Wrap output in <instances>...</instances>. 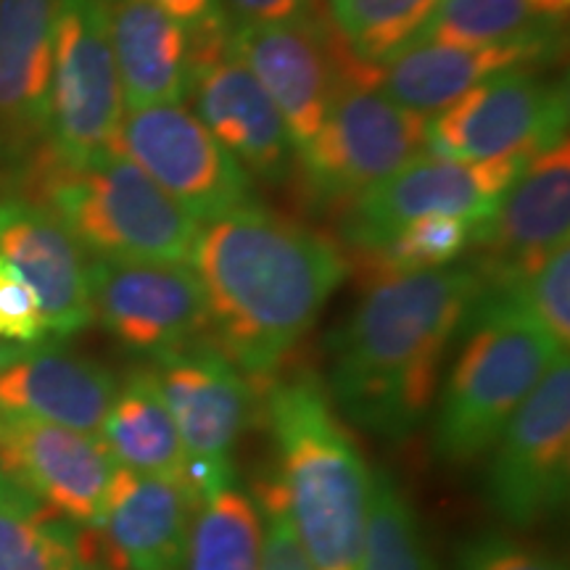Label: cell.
Listing matches in <instances>:
<instances>
[{
    "mask_svg": "<svg viewBox=\"0 0 570 570\" xmlns=\"http://www.w3.org/2000/svg\"><path fill=\"white\" fill-rule=\"evenodd\" d=\"M88 275L92 320L130 352L151 360L209 336L206 298L190 265L90 259Z\"/></svg>",
    "mask_w": 570,
    "mask_h": 570,
    "instance_id": "13",
    "label": "cell"
},
{
    "mask_svg": "<svg viewBox=\"0 0 570 570\" xmlns=\"http://www.w3.org/2000/svg\"><path fill=\"white\" fill-rule=\"evenodd\" d=\"M562 138H568V85L544 80L539 67L489 77L425 122L428 156L452 161L533 156Z\"/></svg>",
    "mask_w": 570,
    "mask_h": 570,
    "instance_id": "10",
    "label": "cell"
},
{
    "mask_svg": "<svg viewBox=\"0 0 570 570\" xmlns=\"http://www.w3.org/2000/svg\"><path fill=\"white\" fill-rule=\"evenodd\" d=\"M317 0H223L230 27L283 24L315 13Z\"/></svg>",
    "mask_w": 570,
    "mask_h": 570,
    "instance_id": "35",
    "label": "cell"
},
{
    "mask_svg": "<svg viewBox=\"0 0 570 570\" xmlns=\"http://www.w3.org/2000/svg\"><path fill=\"white\" fill-rule=\"evenodd\" d=\"M531 154H510L487 161H452L420 156L389 180L346 204L341 238L354 252H367L412 219L452 214L483 223Z\"/></svg>",
    "mask_w": 570,
    "mask_h": 570,
    "instance_id": "12",
    "label": "cell"
},
{
    "mask_svg": "<svg viewBox=\"0 0 570 570\" xmlns=\"http://www.w3.org/2000/svg\"><path fill=\"white\" fill-rule=\"evenodd\" d=\"M190 267L209 338L252 381H269L348 275L336 240L246 204L198 225Z\"/></svg>",
    "mask_w": 570,
    "mask_h": 570,
    "instance_id": "1",
    "label": "cell"
},
{
    "mask_svg": "<svg viewBox=\"0 0 570 570\" xmlns=\"http://www.w3.org/2000/svg\"><path fill=\"white\" fill-rule=\"evenodd\" d=\"M227 46L281 109L296 154L309 146L354 61L327 19L309 13L283 24L230 27Z\"/></svg>",
    "mask_w": 570,
    "mask_h": 570,
    "instance_id": "14",
    "label": "cell"
},
{
    "mask_svg": "<svg viewBox=\"0 0 570 570\" xmlns=\"http://www.w3.org/2000/svg\"><path fill=\"white\" fill-rule=\"evenodd\" d=\"M96 533L42 504L0 470V570H114Z\"/></svg>",
    "mask_w": 570,
    "mask_h": 570,
    "instance_id": "24",
    "label": "cell"
},
{
    "mask_svg": "<svg viewBox=\"0 0 570 570\" xmlns=\"http://www.w3.org/2000/svg\"><path fill=\"white\" fill-rule=\"evenodd\" d=\"M59 0H0V180L21 185L48 156Z\"/></svg>",
    "mask_w": 570,
    "mask_h": 570,
    "instance_id": "17",
    "label": "cell"
},
{
    "mask_svg": "<svg viewBox=\"0 0 570 570\" xmlns=\"http://www.w3.org/2000/svg\"><path fill=\"white\" fill-rule=\"evenodd\" d=\"M566 46L562 35L489 42V46H441L425 42L399 53L377 69V88L391 101L417 114H436L462 92L510 69L544 67Z\"/></svg>",
    "mask_w": 570,
    "mask_h": 570,
    "instance_id": "21",
    "label": "cell"
},
{
    "mask_svg": "<svg viewBox=\"0 0 570 570\" xmlns=\"http://www.w3.org/2000/svg\"><path fill=\"white\" fill-rule=\"evenodd\" d=\"M117 386V375L98 362L32 346L0 367V415L32 417L98 436Z\"/></svg>",
    "mask_w": 570,
    "mask_h": 570,
    "instance_id": "23",
    "label": "cell"
},
{
    "mask_svg": "<svg viewBox=\"0 0 570 570\" xmlns=\"http://www.w3.org/2000/svg\"><path fill=\"white\" fill-rule=\"evenodd\" d=\"M262 544L256 497L230 481L198 508L183 570H262Z\"/></svg>",
    "mask_w": 570,
    "mask_h": 570,
    "instance_id": "27",
    "label": "cell"
},
{
    "mask_svg": "<svg viewBox=\"0 0 570 570\" xmlns=\"http://www.w3.org/2000/svg\"><path fill=\"white\" fill-rule=\"evenodd\" d=\"M462 344L439 391L433 449L449 465L487 454L566 348L508 306L475 298Z\"/></svg>",
    "mask_w": 570,
    "mask_h": 570,
    "instance_id": "5",
    "label": "cell"
},
{
    "mask_svg": "<svg viewBox=\"0 0 570 570\" xmlns=\"http://www.w3.org/2000/svg\"><path fill=\"white\" fill-rule=\"evenodd\" d=\"M267 423L285 510L315 570H360L373 475L312 370L267 381Z\"/></svg>",
    "mask_w": 570,
    "mask_h": 570,
    "instance_id": "3",
    "label": "cell"
},
{
    "mask_svg": "<svg viewBox=\"0 0 570 570\" xmlns=\"http://www.w3.org/2000/svg\"><path fill=\"white\" fill-rule=\"evenodd\" d=\"M479 225L475 219L452 217V214H431L399 227L383 244L356 252V259L362 273L373 275V283L383 277L441 269L473 248Z\"/></svg>",
    "mask_w": 570,
    "mask_h": 570,
    "instance_id": "29",
    "label": "cell"
},
{
    "mask_svg": "<svg viewBox=\"0 0 570 570\" xmlns=\"http://www.w3.org/2000/svg\"><path fill=\"white\" fill-rule=\"evenodd\" d=\"M27 348H32V346H19V344H9V341H0V367L9 365V362H13L17 356L24 354Z\"/></svg>",
    "mask_w": 570,
    "mask_h": 570,
    "instance_id": "37",
    "label": "cell"
},
{
    "mask_svg": "<svg viewBox=\"0 0 570 570\" xmlns=\"http://www.w3.org/2000/svg\"><path fill=\"white\" fill-rule=\"evenodd\" d=\"M254 497L262 512V529H265L262 570H315L304 554L302 544H298L275 473L259 483Z\"/></svg>",
    "mask_w": 570,
    "mask_h": 570,
    "instance_id": "32",
    "label": "cell"
},
{
    "mask_svg": "<svg viewBox=\"0 0 570 570\" xmlns=\"http://www.w3.org/2000/svg\"><path fill=\"white\" fill-rule=\"evenodd\" d=\"M570 238V146L562 138L541 148L523 164L499 198L494 212L479 225L483 288H499L544 265Z\"/></svg>",
    "mask_w": 570,
    "mask_h": 570,
    "instance_id": "16",
    "label": "cell"
},
{
    "mask_svg": "<svg viewBox=\"0 0 570 570\" xmlns=\"http://www.w3.org/2000/svg\"><path fill=\"white\" fill-rule=\"evenodd\" d=\"M114 151L140 167L198 225L254 204L252 175L185 104L125 109Z\"/></svg>",
    "mask_w": 570,
    "mask_h": 570,
    "instance_id": "11",
    "label": "cell"
},
{
    "mask_svg": "<svg viewBox=\"0 0 570 570\" xmlns=\"http://www.w3.org/2000/svg\"><path fill=\"white\" fill-rule=\"evenodd\" d=\"M481 291L473 267L375 281L327 338L325 389L338 415L377 439L412 436L431 415L441 367Z\"/></svg>",
    "mask_w": 570,
    "mask_h": 570,
    "instance_id": "2",
    "label": "cell"
},
{
    "mask_svg": "<svg viewBox=\"0 0 570 570\" xmlns=\"http://www.w3.org/2000/svg\"><path fill=\"white\" fill-rule=\"evenodd\" d=\"M0 265L30 285L51 336H75L92 323L90 259L46 206L0 196Z\"/></svg>",
    "mask_w": 570,
    "mask_h": 570,
    "instance_id": "19",
    "label": "cell"
},
{
    "mask_svg": "<svg viewBox=\"0 0 570 570\" xmlns=\"http://www.w3.org/2000/svg\"><path fill=\"white\" fill-rule=\"evenodd\" d=\"M360 570H439L417 512L386 470L373 475Z\"/></svg>",
    "mask_w": 570,
    "mask_h": 570,
    "instance_id": "30",
    "label": "cell"
},
{
    "mask_svg": "<svg viewBox=\"0 0 570 570\" xmlns=\"http://www.w3.org/2000/svg\"><path fill=\"white\" fill-rule=\"evenodd\" d=\"M48 333L38 296L30 285L0 265V341L19 346H40Z\"/></svg>",
    "mask_w": 570,
    "mask_h": 570,
    "instance_id": "33",
    "label": "cell"
},
{
    "mask_svg": "<svg viewBox=\"0 0 570 570\" xmlns=\"http://www.w3.org/2000/svg\"><path fill=\"white\" fill-rule=\"evenodd\" d=\"M425 114L391 101L377 69L352 61L323 127L296 154L298 188L317 206L352 204L410 161L428 156Z\"/></svg>",
    "mask_w": 570,
    "mask_h": 570,
    "instance_id": "6",
    "label": "cell"
},
{
    "mask_svg": "<svg viewBox=\"0 0 570 570\" xmlns=\"http://www.w3.org/2000/svg\"><path fill=\"white\" fill-rule=\"evenodd\" d=\"M198 508L188 479L117 468L98 533L122 570H183Z\"/></svg>",
    "mask_w": 570,
    "mask_h": 570,
    "instance_id": "20",
    "label": "cell"
},
{
    "mask_svg": "<svg viewBox=\"0 0 570 570\" xmlns=\"http://www.w3.org/2000/svg\"><path fill=\"white\" fill-rule=\"evenodd\" d=\"M188 98L202 125L240 167L281 185L296 167V148L281 109L254 71L227 46V35L196 40Z\"/></svg>",
    "mask_w": 570,
    "mask_h": 570,
    "instance_id": "15",
    "label": "cell"
},
{
    "mask_svg": "<svg viewBox=\"0 0 570 570\" xmlns=\"http://www.w3.org/2000/svg\"><path fill=\"white\" fill-rule=\"evenodd\" d=\"M0 470L77 525L101 529L117 465L92 433L0 415Z\"/></svg>",
    "mask_w": 570,
    "mask_h": 570,
    "instance_id": "18",
    "label": "cell"
},
{
    "mask_svg": "<svg viewBox=\"0 0 570 570\" xmlns=\"http://www.w3.org/2000/svg\"><path fill=\"white\" fill-rule=\"evenodd\" d=\"M125 109L183 104L196 40L156 0H101Z\"/></svg>",
    "mask_w": 570,
    "mask_h": 570,
    "instance_id": "22",
    "label": "cell"
},
{
    "mask_svg": "<svg viewBox=\"0 0 570 570\" xmlns=\"http://www.w3.org/2000/svg\"><path fill=\"white\" fill-rule=\"evenodd\" d=\"M180 24L194 35V40L214 38L230 32V21L225 17L223 0H156Z\"/></svg>",
    "mask_w": 570,
    "mask_h": 570,
    "instance_id": "36",
    "label": "cell"
},
{
    "mask_svg": "<svg viewBox=\"0 0 570 570\" xmlns=\"http://www.w3.org/2000/svg\"><path fill=\"white\" fill-rule=\"evenodd\" d=\"M568 11L570 0H441L412 46H489L560 35Z\"/></svg>",
    "mask_w": 570,
    "mask_h": 570,
    "instance_id": "26",
    "label": "cell"
},
{
    "mask_svg": "<svg viewBox=\"0 0 570 570\" xmlns=\"http://www.w3.org/2000/svg\"><path fill=\"white\" fill-rule=\"evenodd\" d=\"M460 570H562L544 554L518 544L502 533H487L468 541L460 554Z\"/></svg>",
    "mask_w": 570,
    "mask_h": 570,
    "instance_id": "34",
    "label": "cell"
},
{
    "mask_svg": "<svg viewBox=\"0 0 570 570\" xmlns=\"http://www.w3.org/2000/svg\"><path fill=\"white\" fill-rule=\"evenodd\" d=\"M125 114L101 0H59L53 35L48 156L80 164L114 151Z\"/></svg>",
    "mask_w": 570,
    "mask_h": 570,
    "instance_id": "9",
    "label": "cell"
},
{
    "mask_svg": "<svg viewBox=\"0 0 570 570\" xmlns=\"http://www.w3.org/2000/svg\"><path fill=\"white\" fill-rule=\"evenodd\" d=\"M481 302L529 317L560 348L570 344V248L562 246L533 273L499 288H483Z\"/></svg>",
    "mask_w": 570,
    "mask_h": 570,
    "instance_id": "31",
    "label": "cell"
},
{
    "mask_svg": "<svg viewBox=\"0 0 570 570\" xmlns=\"http://www.w3.org/2000/svg\"><path fill=\"white\" fill-rule=\"evenodd\" d=\"M98 439L117 468L164 479H188L180 433L146 365L119 381Z\"/></svg>",
    "mask_w": 570,
    "mask_h": 570,
    "instance_id": "25",
    "label": "cell"
},
{
    "mask_svg": "<svg viewBox=\"0 0 570 570\" xmlns=\"http://www.w3.org/2000/svg\"><path fill=\"white\" fill-rule=\"evenodd\" d=\"M489 508L515 529H533L566 508L570 491V362L552 360L529 399L489 449Z\"/></svg>",
    "mask_w": 570,
    "mask_h": 570,
    "instance_id": "7",
    "label": "cell"
},
{
    "mask_svg": "<svg viewBox=\"0 0 570 570\" xmlns=\"http://www.w3.org/2000/svg\"><path fill=\"white\" fill-rule=\"evenodd\" d=\"M164 404L180 433L188 479L202 497L235 481L233 452L252 420V377L209 336L148 360Z\"/></svg>",
    "mask_w": 570,
    "mask_h": 570,
    "instance_id": "8",
    "label": "cell"
},
{
    "mask_svg": "<svg viewBox=\"0 0 570 570\" xmlns=\"http://www.w3.org/2000/svg\"><path fill=\"white\" fill-rule=\"evenodd\" d=\"M441 0H325L327 27L354 61L386 67L425 30Z\"/></svg>",
    "mask_w": 570,
    "mask_h": 570,
    "instance_id": "28",
    "label": "cell"
},
{
    "mask_svg": "<svg viewBox=\"0 0 570 570\" xmlns=\"http://www.w3.org/2000/svg\"><path fill=\"white\" fill-rule=\"evenodd\" d=\"M92 259L188 265L198 223L122 154L80 164L46 156L21 180Z\"/></svg>",
    "mask_w": 570,
    "mask_h": 570,
    "instance_id": "4",
    "label": "cell"
}]
</instances>
